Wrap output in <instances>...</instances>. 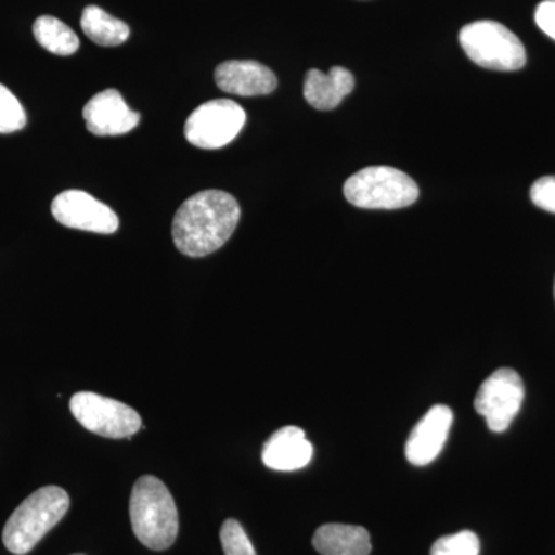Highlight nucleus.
Here are the masks:
<instances>
[{
    "label": "nucleus",
    "mask_w": 555,
    "mask_h": 555,
    "mask_svg": "<svg viewBox=\"0 0 555 555\" xmlns=\"http://www.w3.org/2000/svg\"><path fill=\"white\" fill-rule=\"evenodd\" d=\"M219 539H221L225 555H257L246 531L235 518L224 521L221 532H219Z\"/></svg>",
    "instance_id": "20"
},
{
    "label": "nucleus",
    "mask_w": 555,
    "mask_h": 555,
    "mask_svg": "<svg viewBox=\"0 0 555 555\" xmlns=\"http://www.w3.org/2000/svg\"><path fill=\"white\" fill-rule=\"evenodd\" d=\"M430 555H480V539L473 531L444 535L430 547Z\"/></svg>",
    "instance_id": "19"
},
{
    "label": "nucleus",
    "mask_w": 555,
    "mask_h": 555,
    "mask_svg": "<svg viewBox=\"0 0 555 555\" xmlns=\"http://www.w3.org/2000/svg\"><path fill=\"white\" fill-rule=\"evenodd\" d=\"M531 199L537 207L555 214V177L540 178L531 188Z\"/></svg>",
    "instance_id": "21"
},
{
    "label": "nucleus",
    "mask_w": 555,
    "mask_h": 555,
    "mask_svg": "<svg viewBox=\"0 0 555 555\" xmlns=\"http://www.w3.org/2000/svg\"><path fill=\"white\" fill-rule=\"evenodd\" d=\"M535 22L540 30L555 40V0H543L539 3Z\"/></svg>",
    "instance_id": "22"
},
{
    "label": "nucleus",
    "mask_w": 555,
    "mask_h": 555,
    "mask_svg": "<svg viewBox=\"0 0 555 555\" xmlns=\"http://www.w3.org/2000/svg\"><path fill=\"white\" fill-rule=\"evenodd\" d=\"M313 547L321 555H369L371 534L363 526L328 524L320 526L313 535Z\"/></svg>",
    "instance_id": "15"
},
{
    "label": "nucleus",
    "mask_w": 555,
    "mask_h": 555,
    "mask_svg": "<svg viewBox=\"0 0 555 555\" xmlns=\"http://www.w3.org/2000/svg\"><path fill=\"white\" fill-rule=\"evenodd\" d=\"M87 129L96 137H119L137 129L139 113L131 109L118 90H104L94 94L82 112Z\"/></svg>",
    "instance_id": "10"
},
{
    "label": "nucleus",
    "mask_w": 555,
    "mask_h": 555,
    "mask_svg": "<svg viewBox=\"0 0 555 555\" xmlns=\"http://www.w3.org/2000/svg\"><path fill=\"white\" fill-rule=\"evenodd\" d=\"M51 214L65 228L112 235L119 228V218L101 201L80 190H67L54 198Z\"/></svg>",
    "instance_id": "9"
},
{
    "label": "nucleus",
    "mask_w": 555,
    "mask_h": 555,
    "mask_svg": "<svg viewBox=\"0 0 555 555\" xmlns=\"http://www.w3.org/2000/svg\"><path fill=\"white\" fill-rule=\"evenodd\" d=\"M68 507L69 496L60 486L38 489L11 514L3 528V545L16 555L30 553L60 524Z\"/></svg>",
    "instance_id": "3"
},
{
    "label": "nucleus",
    "mask_w": 555,
    "mask_h": 555,
    "mask_svg": "<svg viewBox=\"0 0 555 555\" xmlns=\"http://www.w3.org/2000/svg\"><path fill=\"white\" fill-rule=\"evenodd\" d=\"M80 27L87 38L101 47L122 46L130 36V28L126 22L116 20L96 5H90L83 10Z\"/></svg>",
    "instance_id": "16"
},
{
    "label": "nucleus",
    "mask_w": 555,
    "mask_h": 555,
    "mask_svg": "<svg viewBox=\"0 0 555 555\" xmlns=\"http://www.w3.org/2000/svg\"><path fill=\"white\" fill-rule=\"evenodd\" d=\"M39 46L57 56H72L79 49V38L64 22L53 16H40L33 25Z\"/></svg>",
    "instance_id": "17"
},
{
    "label": "nucleus",
    "mask_w": 555,
    "mask_h": 555,
    "mask_svg": "<svg viewBox=\"0 0 555 555\" xmlns=\"http://www.w3.org/2000/svg\"><path fill=\"white\" fill-rule=\"evenodd\" d=\"M356 87V78L349 69L332 67L331 72L323 73L320 69H310L305 80V98L313 108H337L347 94L352 93Z\"/></svg>",
    "instance_id": "14"
},
{
    "label": "nucleus",
    "mask_w": 555,
    "mask_h": 555,
    "mask_svg": "<svg viewBox=\"0 0 555 555\" xmlns=\"http://www.w3.org/2000/svg\"><path fill=\"white\" fill-rule=\"evenodd\" d=\"M460 46L474 64L496 72H516L525 67L526 50L521 40L495 21H477L460 31Z\"/></svg>",
    "instance_id": "5"
},
{
    "label": "nucleus",
    "mask_w": 555,
    "mask_h": 555,
    "mask_svg": "<svg viewBox=\"0 0 555 555\" xmlns=\"http://www.w3.org/2000/svg\"><path fill=\"white\" fill-rule=\"evenodd\" d=\"M75 555H83V554H75Z\"/></svg>",
    "instance_id": "23"
},
{
    "label": "nucleus",
    "mask_w": 555,
    "mask_h": 555,
    "mask_svg": "<svg viewBox=\"0 0 555 555\" xmlns=\"http://www.w3.org/2000/svg\"><path fill=\"white\" fill-rule=\"evenodd\" d=\"M241 218L238 201L221 190L190 196L175 215L171 235L175 246L190 258L219 250L235 232Z\"/></svg>",
    "instance_id": "1"
},
{
    "label": "nucleus",
    "mask_w": 555,
    "mask_h": 555,
    "mask_svg": "<svg viewBox=\"0 0 555 555\" xmlns=\"http://www.w3.org/2000/svg\"><path fill=\"white\" fill-rule=\"evenodd\" d=\"M313 448L305 430L297 426H286L276 430L272 437L266 441L262 448V463L273 470L302 469L312 462Z\"/></svg>",
    "instance_id": "13"
},
{
    "label": "nucleus",
    "mask_w": 555,
    "mask_h": 555,
    "mask_svg": "<svg viewBox=\"0 0 555 555\" xmlns=\"http://www.w3.org/2000/svg\"><path fill=\"white\" fill-rule=\"evenodd\" d=\"M218 89L235 96H266L275 91L278 79L272 69L257 61L222 62L215 69Z\"/></svg>",
    "instance_id": "12"
},
{
    "label": "nucleus",
    "mask_w": 555,
    "mask_h": 555,
    "mask_svg": "<svg viewBox=\"0 0 555 555\" xmlns=\"http://www.w3.org/2000/svg\"><path fill=\"white\" fill-rule=\"evenodd\" d=\"M454 423L451 408L437 404L416 423L406 441V459L411 465L427 466L440 455Z\"/></svg>",
    "instance_id": "11"
},
{
    "label": "nucleus",
    "mask_w": 555,
    "mask_h": 555,
    "mask_svg": "<svg viewBox=\"0 0 555 555\" xmlns=\"http://www.w3.org/2000/svg\"><path fill=\"white\" fill-rule=\"evenodd\" d=\"M27 126V115L17 98L0 83V134H10Z\"/></svg>",
    "instance_id": "18"
},
{
    "label": "nucleus",
    "mask_w": 555,
    "mask_h": 555,
    "mask_svg": "<svg viewBox=\"0 0 555 555\" xmlns=\"http://www.w3.org/2000/svg\"><path fill=\"white\" fill-rule=\"evenodd\" d=\"M69 411L90 433L107 438H130L141 429V416L133 408L94 392H78Z\"/></svg>",
    "instance_id": "7"
},
{
    "label": "nucleus",
    "mask_w": 555,
    "mask_h": 555,
    "mask_svg": "<svg viewBox=\"0 0 555 555\" xmlns=\"http://www.w3.org/2000/svg\"><path fill=\"white\" fill-rule=\"evenodd\" d=\"M420 190L414 179L393 167H366L347 179L345 196L350 204L372 210L412 206Z\"/></svg>",
    "instance_id": "4"
},
{
    "label": "nucleus",
    "mask_w": 555,
    "mask_h": 555,
    "mask_svg": "<svg viewBox=\"0 0 555 555\" xmlns=\"http://www.w3.org/2000/svg\"><path fill=\"white\" fill-rule=\"evenodd\" d=\"M131 528L149 550H169L177 540V505L167 486L153 476L139 478L130 496Z\"/></svg>",
    "instance_id": "2"
},
{
    "label": "nucleus",
    "mask_w": 555,
    "mask_h": 555,
    "mask_svg": "<svg viewBox=\"0 0 555 555\" xmlns=\"http://www.w3.org/2000/svg\"><path fill=\"white\" fill-rule=\"evenodd\" d=\"M246 112L232 100L206 102L189 116L184 134L190 144L204 150L225 147L246 126Z\"/></svg>",
    "instance_id": "6"
},
{
    "label": "nucleus",
    "mask_w": 555,
    "mask_h": 555,
    "mask_svg": "<svg viewBox=\"0 0 555 555\" xmlns=\"http://www.w3.org/2000/svg\"><path fill=\"white\" fill-rule=\"evenodd\" d=\"M524 400V379L514 369L502 367L485 379L474 406L485 416L492 433H505L520 412Z\"/></svg>",
    "instance_id": "8"
}]
</instances>
